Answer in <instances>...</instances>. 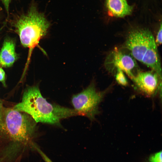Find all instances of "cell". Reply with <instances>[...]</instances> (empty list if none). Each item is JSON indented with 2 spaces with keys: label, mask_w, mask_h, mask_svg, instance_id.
<instances>
[{
  "label": "cell",
  "mask_w": 162,
  "mask_h": 162,
  "mask_svg": "<svg viewBox=\"0 0 162 162\" xmlns=\"http://www.w3.org/2000/svg\"><path fill=\"white\" fill-rule=\"evenodd\" d=\"M18 35L22 45L28 49L27 61L24 70L26 73L33 49L46 34L50 26L44 14L39 12L33 1L25 11L9 15L4 22Z\"/></svg>",
  "instance_id": "6da1fadb"
},
{
  "label": "cell",
  "mask_w": 162,
  "mask_h": 162,
  "mask_svg": "<svg viewBox=\"0 0 162 162\" xmlns=\"http://www.w3.org/2000/svg\"><path fill=\"white\" fill-rule=\"evenodd\" d=\"M5 126L17 162H21L30 152L39 148L34 142L36 122L28 114L13 108H5Z\"/></svg>",
  "instance_id": "7a4b0ae2"
},
{
  "label": "cell",
  "mask_w": 162,
  "mask_h": 162,
  "mask_svg": "<svg viewBox=\"0 0 162 162\" xmlns=\"http://www.w3.org/2000/svg\"><path fill=\"white\" fill-rule=\"evenodd\" d=\"M31 116L36 123L61 125L60 120L74 116V110L49 103L42 95L37 86L28 87L21 101L13 107Z\"/></svg>",
  "instance_id": "3957f363"
},
{
  "label": "cell",
  "mask_w": 162,
  "mask_h": 162,
  "mask_svg": "<svg viewBox=\"0 0 162 162\" xmlns=\"http://www.w3.org/2000/svg\"><path fill=\"white\" fill-rule=\"evenodd\" d=\"M154 38L148 29L134 28L127 34L124 46L136 60L150 68L162 77L160 59Z\"/></svg>",
  "instance_id": "277c9868"
},
{
  "label": "cell",
  "mask_w": 162,
  "mask_h": 162,
  "mask_svg": "<svg viewBox=\"0 0 162 162\" xmlns=\"http://www.w3.org/2000/svg\"><path fill=\"white\" fill-rule=\"evenodd\" d=\"M105 92L97 91L92 82L85 89L74 95L71 103L79 115L84 116L91 120L99 113L98 106L102 100Z\"/></svg>",
  "instance_id": "5b68a950"
},
{
  "label": "cell",
  "mask_w": 162,
  "mask_h": 162,
  "mask_svg": "<svg viewBox=\"0 0 162 162\" xmlns=\"http://www.w3.org/2000/svg\"><path fill=\"white\" fill-rule=\"evenodd\" d=\"M106 69L115 73L118 69L125 73L132 80L140 71L136 60L124 46L115 47L107 55L104 63Z\"/></svg>",
  "instance_id": "8992f818"
},
{
  "label": "cell",
  "mask_w": 162,
  "mask_h": 162,
  "mask_svg": "<svg viewBox=\"0 0 162 162\" xmlns=\"http://www.w3.org/2000/svg\"><path fill=\"white\" fill-rule=\"evenodd\" d=\"M161 77L155 71H140L132 80L139 90L148 97L155 96L161 87Z\"/></svg>",
  "instance_id": "52a82bcc"
},
{
  "label": "cell",
  "mask_w": 162,
  "mask_h": 162,
  "mask_svg": "<svg viewBox=\"0 0 162 162\" xmlns=\"http://www.w3.org/2000/svg\"><path fill=\"white\" fill-rule=\"evenodd\" d=\"M18 58L15 42L10 39H6L0 51V67L7 68L11 67Z\"/></svg>",
  "instance_id": "ba28073f"
},
{
  "label": "cell",
  "mask_w": 162,
  "mask_h": 162,
  "mask_svg": "<svg viewBox=\"0 0 162 162\" xmlns=\"http://www.w3.org/2000/svg\"><path fill=\"white\" fill-rule=\"evenodd\" d=\"M105 4L109 14L117 17L130 14L133 9V6L129 5L127 0H106Z\"/></svg>",
  "instance_id": "9c48e42d"
},
{
  "label": "cell",
  "mask_w": 162,
  "mask_h": 162,
  "mask_svg": "<svg viewBox=\"0 0 162 162\" xmlns=\"http://www.w3.org/2000/svg\"><path fill=\"white\" fill-rule=\"evenodd\" d=\"M2 101L0 99V152L10 145L11 140L4 122V110Z\"/></svg>",
  "instance_id": "30bf717a"
},
{
  "label": "cell",
  "mask_w": 162,
  "mask_h": 162,
  "mask_svg": "<svg viewBox=\"0 0 162 162\" xmlns=\"http://www.w3.org/2000/svg\"><path fill=\"white\" fill-rule=\"evenodd\" d=\"M115 74V79L119 84L123 86H126L128 85L127 79L122 70L118 69L116 70Z\"/></svg>",
  "instance_id": "8fae6325"
},
{
  "label": "cell",
  "mask_w": 162,
  "mask_h": 162,
  "mask_svg": "<svg viewBox=\"0 0 162 162\" xmlns=\"http://www.w3.org/2000/svg\"><path fill=\"white\" fill-rule=\"evenodd\" d=\"M149 159L150 162H162V151L152 155Z\"/></svg>",
  "instance_id": "7c38bea8"
},
{
  "label": "cell",
  "mask_w": 162,
  "mask_h": 162,
  "mask_svg": "<svg viewBox=\"0 0 162 162\" xmlns=\"http://www.w3.org/2000/svg\"><path fill=\"white\" fill-rule=\"evenodd\" d=\"M14 0H0L3 4L7 14L6 18L5 21L8 18L10 15V5L11 2Z\"/></svg>",
  "instance_id": "4fadbf2b"
},
{
  "label": "cell",
  "mask_w": 162,
  "mask_h": 162,
  "mask_svg": "<svg viewBox=\"0 0 162 162\" xmlns=\"http://www.w3.org/2000/svg\"><path fill=\"white\" fill-rule=\"evenodd\" d=\"M162 24L161 23L155 38H154L155 43L157 46L161 45L162 43Z\"/></svg>",
  "instance_id": "5bb4252c"
},
{
  "label": "cell",
  "mask_w": 162,
  "mask_h": 162,
  "mask_svg": "<svg viewBox=\"0 0 162 162\" xmlns=\"http://www.w3.org/2000/svg\"><path fill=\"white\" fill-rule=\"evenodd\" d=\"M0 82L4 87L6 86V74L2 68L0 67Z\"/></svg>",
  "instance_id": "9a60e30c"
},
{
  "label": "cell",
  "mask_w": 162,
  "mask_h": 162,
  "mask_svg": "<svg viewBox=\"0 0 162 162\" xmlns=\"http://www.w3.org/2000/svg\"></svg>",
  "instance_id": "2e32d148"
}]
</instances>
